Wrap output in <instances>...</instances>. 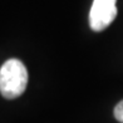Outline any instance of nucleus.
Instances as JSON below:
<instances>
[{"label":"nucleus","mask_w":123,"mask_h":123,"mask_svg":"<svg viewBox=\"0 0 123 123\" xmlns=\"http://www.w3.org/2000/svg\"><path fill=\"white\" fill-rule=\"evenodd\" d=\"M28 84V70L23 62L12 58L0 67V93L6 99L20 97Z\"/></svg>","instance_id":"obj_1"},{"label":"nucleus","mask_w":123,"mask_h":123,"mask_svg":"<svg viewBox=\"0 0 123 123\" xmlns=\"http://www.w3.org/2000/svg\"><path fill=\"white\" fill-rule=\"evenodd\" d=\"M114 117H116V119L123 123V100H121V102L116 105V108H114Z\"/></svg>","instance_id":"obj_3"},{"label":"nucleus","mask_w":123,"mask_h":123,"mask_svg":"<svg viewBox=\"0 0 123 123\" xmlns=\"http://www.w3.org/2000/svg\"><path fill=\"white\" fill-rule=\"evenodd\" d=\"M117 0H93L89 12V25L94 31H103L117 16Z\"/></svg>","instance_id":"obj_2"}]
</instances>
